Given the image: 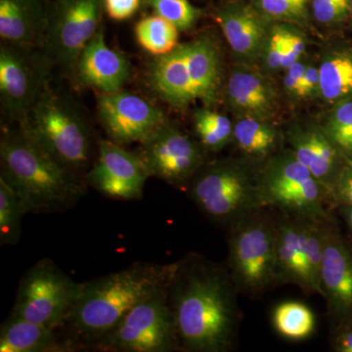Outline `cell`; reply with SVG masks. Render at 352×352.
I'll use <instances>...</instances> for the list:
<instances>
[{
  "mask_svg": "<svg viewBox=\"0 0 352 352\" xmlns=\"http://www.w3.org/2000/svg\"><path fill=\"white\" fill-rule=\"evenodd\" d=\"M337 210L338 214L344 220V226L347 229L349 236L352 239V205H340L333 208Z\"/></svg>",
  "mask_w": 352,
  "mask_h": 352,
  "instance_id": "cell-41",
  "label": "cell"
},
{
  "mask_svg": "<svg viewBox=\"0 0 352 352\" xmlns=\"http://www.w3.org/2000/svg\"><path fill=\"white\" fill-rule=\"evenodd\" d=\"M351 15H352V0H351Z\"/></svg>",
  "mask_w": 352,
  "mask_h": 352,
  "instance_id": "cell-42",
  "label": "cell"
},
{
  "mask_svg": "<svg viewBox=\"0 0 352 352\" xmlns=\"http://www.w3.org/2000/svg\"><path fill=\"white\" fill-rule=\"evenodd\" d=\"M261 182L268 208L317 220L333 214L325 189L292 151L277 153L266 161L261 168Z\"/></svg>",
  "mask_w": 352,
  "mask_h": 352,
  "instance_id": "cell-8",
  "label": "cell"
},
{
  "mask_svg": "<svg viewBox=\"0 0 352 352\" xmlns=\"http://www.w3.org/2000/svg\"><path fill=\"white\" fill-rule=\"evenodd\" d=\"M329 342L332 351L352 352V319L331 329Z\"/></svg>",
  "mask_w": 352,
  "mask_h": 352,
  "instance_id": "cell-36",
  "label": "cell"
},
{
  "mask_svg": "<svg viewBox=\"0 0 352 352\" xmlns=\"http://www.w3.org/2000/svg\"><path fill=\"white\" fill-rule=\"evenodd\" d=\"M27 138L69 170L87 168L94 135L80 108L69 95L47 88L18 126Z\"/></svg>",
  "mask_w": 352,
  "mask_h": 352,
  "instance_id": "cell-5",
  "label": "cell"
},
{
  "mask_svg": "<svg viewBox=\"0 0 352 352\" xmlns=\"http://www.w3.org/2000/svg\"><path fill=\"white\" fill-rule=\"evenodd\" d=\"M233 139L245 156L254 162H263L274 156L279 133L265 120L254 117H243L233 126Z\"/></svg>",
  "mask_w": 352,
  "mask_h": 352,
  "instance_id": "cell-24",
  "label": "cell"
},
{
  "mask_svg": "<svg viewBox=\"0 0 352 352\" xmlns=\"http://www.w3.org/2000/svg\"><path fill=\"white\" fill-rule=\"evenodd\" d=\"M227 232V270L239 293L256 298L277 287L276 210L261 208Z\"/></svg>",
  "mask_w": 352,
  "mask_h": 352,
  "instance_id": "cell-7",
  "label": "cell"
},
{
  "mask_svg": "<svg viewBox=\"0 0 352 352\" xmlns=\"http://www.w3.org/2000/svg\"><path fill=\"white\" fill-rule=\"evenodd\" d=\"M236 284L227 268L199 254L176 261L168 300L179 351L227 352L241 321Z\"/></svg>",
  "mask_w": 352,
  "mask_h": 352,
  "instance_id": "cell-1",
  "label": "cell"
},
{
  "mask_svg": "<svg viewBox=\"0 0 352 352\" xmlns=\"http://www.w3.org/2000/svg\"><path fill=\"white\" fill-rule=\"evenodd\" d=\"M149 177L151 175L138 153L104 139L99 141L96 161L85 179L109 198L132 201L142 198Z\"/></svg>",
  "mask_w": 352,
  "mask_h": 352,
  "instance_id": "cell-15",
  "label": "cell"
},
{
  "mask_svg": "<svg viewBox=\"0 0 352 352\" xmlns=\"http://www.w3.org/2000/svg\"><path fill=\"white\" fill-rule=\"evenodd\" d=\"M0 166V178L19 196L28 212H61L87 192L85 179L58 163L18 126L2 132Z\"/></svg>",
  "mask_w": 352,
  "mask_h": 352,
  "instance_id": "cell-2",
  "label": "cell"
},
{
  "mask_svg": "<svg viewBox=\"0 0 352 352\" xmlns=\"http://www.w3.org/2000/svg\"><path fill=\"white\" fill-rule=\"evenodd\" d=\"M276 212L277 287L296 285L305 295L311 296L305 256V232L309 217Z\"/></svg>",
  "mask_w": 352,
  "mask_h": 352,
  "instance_id": "cell-19",
  "label": "cell"
},
{
  "mask_svg": "<svg viewBox=\"0 0 352 352\" xmlns=\"http://www.w3.org/2000/svg\"><path fill=\"white\" fill-rule=\"evenodd\" d=\"M351 0H312L315 19L322 24L340 22L351 12Z\"/></svg>",
  "mask_w": 352,
  "mask_h": 352,
  "instance_id": "cell-33",
  "label": "cell"
},
{
  "mask_svg": "<svg viewBox=\"0 0 352 352\" xmlns=\"http://www.w3.org/2000/svg\"><path fill=\"white\" fill-rule=\"evenodd\" d=\"M72 347L58 340L55 329L12 315L0 330L1 352L66 351Z\"/></svg>",
  "mask_w": 352,
  "mask_h": 352,
  "instance_id": "cell-23",
  "label": "cell"
},
{
  "mask_svg": "<svg viewBox=\"0 0 352 352\" xmlns=\"http://www.w3.org/2000/svg\"><path fill=\"white\" fill-rule=\"evenodd\" d=\"M82 289L50 258L41 259L21 280L11 315L56 330L68 320Z\"/></svg>",
  "mask_w": 352,
  "mask_h": 352,
  "instance_id": "cell-9",
  "label": "cell"
},
{
  "mask_svg": "<svg viewBox=\"0 0 352 352\" xmlns=\"http://www.w3.org/2000/svg\"><path fill=\"white\" fill-rule=\"evenodd\" d=\"M232 107L242 112L243 117L265 120L272 116L276 107L277 95L274 88L258 74L237 71L231 75L227 87Z\"/></svg>",
  "mask_w": 352,
  "mask_h": 352,
  "instance_id": "cell-22",
  "label": "cell"
},
{
  "mask_svg": "<svg viewBox=\"0 0 352 352\" xmlns=\"http://www.w3.org/2000/svg\"><path fill=\"white\" fill-rule=\"evenodd\" d=\"M305 39L300 34L293 31H287L286 43L283 58H282L281 68H289L291 65L298 61L302 53L305 52Z\"/></svg>",
  "mask_w": 352,
  "mask_h": 352,
  "instance_id": "cell-38",
  "label": "cell"
},
{
  "mask_svg": "<svg viewBox=\"0 0 352 352\" xmlns=\"http://www.w3.org/2000/svg\"><path fill=\"white\" fill-rule=\"evenodd\" d=\"M278 335L292 342L307 340L314 333L315 316L307 305L296 300L279 303L271 316Z\"/></svg>",
  "mask_w": 352,
  "mask_h": 352,
  "instance_id": "cell-25",
  "label": "cell"
},
{
  "mask_svg": "<svg viewBox=\"0 0 352 352\" xmlns=\"http://www.w3.org/2000/svg\"><path fill=\"white\" fill-rule=\"evenodd\" d=\"M320 92L328 101H344L352 95V53H333L322 62Z\"/></svg>",
  "mask_w": 352,
  "mask_h": 352,
  "instance_id": "cell-26",
  "label": "cell"
},
{
  "mask_svg": "<svg viewBox=\"0 0 352 352\" xmlns=\"http://www.w3.org/2000/svg\"><path fill=\"white\" fill-rule=\"evenodd\" d=\"M320 287L330 329L352 319V245L333 214L326 223Z\"/></svg>",
  "mask_w": 352,
  "mask_h": 352,
  "instance_id": "cell-16",
  "label": "cell"
},
{
  "mask_svg": "<svg viewBox=\"0 0 352 352\" xmlns=\"http://www.w3.org/2000/svg\"><path fill=\"white\" fill-rule=\"evenodd\" d=\"M205 152L200 142L166 120L140 143L138 155L151 176L187 190L205 164Z\"/></svg>",
  "mask_w": 352,
  "mask_h": 352,
  "instance_id": "cell-13",
  "label": "cell"
},
{
  "mask_svg": "<svg viewBox=\"0 0 352 352\" xmlns=\"http://www.w3.org/2000/svg\"><path fill=\"white\" fill-rule=\"evenodd\" d=\"M141 0H104V9L111 19H131L138 12Z\"/></svg>",
  "mask_w": 352,
  "mask_h": 352,
  "instance_id": "cell-37",
  "label": "cell"
},
{
  "mask_svg": "<svg viewBox=\"0 0 352 352\" xmlns=\"http://www.w3.org/2000/svg\"><path fill=\"white\" fill-rule=\"evenodd\" d=\"M288 29L281 25L274 27L271 31L266 44L265 61L271 69L281 68Z\"/></svg>",
  "mask_w": 352,
  "mask_h": 352,
  "instance_id": "cell-35",
  "label": "cell"
},
{
  "mask_svg": "<svg viewBox=\"0 0 352 352\" xmlns=\"http://www.w3.org/2000/svg\"><path fill=\"white\" fill-rule=\"evenodd\" d=\"M72 74L80 85L108 94L122 89L131 76V67L124 55L109 47L101 27L80 53Z\"/></svg>",
  "mask_w": 352,
  "mask_h": 352,
  "instance_id": "cell-17",
  "label": "cell"
},
{
  "mask_svg": "<svg viewBox=\"0 0 352 352\" xmlns=\"http://www.w3.org/2000/svg\"><path fill=\"white\" fill-rule=\"evenodd\" d=\"M220 60L212 39L201 36L180 43L168 54L153 59L148 85L164 103L185 108L197 101L212 104L219 87Z\"/></svg>",
  "mask_w": 352,
  "mask_h": 352,
  "instance_id": "cell-4",
  "label": "cell"
},
{
  "mask_svg": "<svg viewBox=\"0 0 352 352\" xmlns=\"http://www.w3.org/2000/svg\"><path fill=\"white\" fill-rule=\"evenodd\" d=\"M179 30L164 18L154 15L143 18L135 25V36L143 50L153 56L171 52L178 45Z\"/></svg>",
  "mask_w": 352,
  "mask_h": 352,
  "instance_id": "cell-27",
  "label": "cell"
},
{
  "mask_svg": "<svg viewBox=\"0 0 352 352\" xmlns=\"http://www.w3.org/2000/svg\"><path fill=\"white\" fill-rule=\"evenodd\" d=\"M194 129L206 151H219L233 139V126L228 118L210 109L197 111L194 115Z\"/></svg>",
  "mask_w": 352,
  "mask_h": 352,
  "instance_id": "cell-28",
  "label": "cell"
},
{
  "mask_svg": "<svg viewBox=\"0 0 352 352\" xmlns=\"http://www.w3.org/2000/svg\"><path fill=\"white\" fill-rule=\"evenodd\" d=\"M310 0H256L261 11L273 19L302 21Z\"/></svg>",
  "mask_w": 352,
  "mask_h": 352,
  "instance_id": "cell-32",
  "label": "cell"
},
{
  "mask_svg": "<svg viewBox=\"0 0 352 352\" xmlns=\"http://www.w3.org/2000/svg\"><path fill=\"white\" fill-rule=\"evenodd\" d=\"M28 214L22 200L0 178V245H13L20 241L22 219Z\"/></svg>",
  "mask_w": 352,
  "mask_h": 352,
  "instance_id": "cell-29",
  "label": "cell"
},
{
  "mask_svg": "<svg viewBox=\"0 0 352 352\" xmlns=\"http://www.w3.org/2000/svg\"><path fill=\"white\" fill-rule=\"evenodd\" d=\"M54 69L41 48L1 43L0 106L6 122L19 126L50 87Z\"/></svg>",
  "mask_w": 352,
  "mask_h": 352,
  "instance_id": "cell-10",
  "label": "cell"
},
{
  "mask_svg": "<svg viewBox=\"0 0 352 352\" xmlns=\"http://www.w3.org/2000/svg\"><path fill=\"white\" fill-rule=\"evenodd\" d=\"M340 205H352V161L349 159H346L329 198L331 210Z\"/></svg>",
  "mask_w": 352,
  "mask_h": 352,
  "instance_id": "cell-34",
  "label": "cell"
},
{
  "mask_svg": "<svg viewBox=\"0 0 352 352\" xmlns=\"http://www.w3.org/2000/svg\"><path fill=\"white\" fill-rule=\"evenodd\" d=\"M305 69L307 67L298 61L287 68L288 72L284 78L285 87L295 96H300Z\"/></svg>",
  "mask_w": 352,
  "mask_h": 352,
  "instance_id": "cell-39",
  "label": "cell"
},
{
  "mask_svg": "<svg viewBox=\"0 0 352 352\" xmlns=\"http://www.w3.org/2000/svg\"><path fill=\"white\" fill-rule=\"evenodd\" d=\"M199 210L226 231L261 208H268L261 188V168L234 161L204 164L187 188Z\"/></svg>",
  "mask_w": 352,
  "mask_h": 352,
  "instance_id": "cell-6",
  "label": "cell"
},
{
  "mask_svg": "<svg viewBox=\"0 0 352 352\" xmlns=\"http://www.w3.org/2000/svg\"><path fill=\"white\" fill-rule=\"evenodd\" d=\"M104 0H55L41 50L55 69L73 73L80 53L102 27Z\"/></svg>",
  "mask_w": 352,
  "mask_h": 352,
  "instance_id": "cell-12",
  "label": "cell"
},
{
  "mask_svg": "<svg viewBox=\"0 0 352 352\" xmlns=\"http://www.w3.org/2000/svg\"><path fill=\"white\" fill-rule=\"evenodd\" d=\"M322 129L340 152L352 161V100L340 104Z\"/></svg>",
  "mask_w": 352,
  "mask_h": 352,
  "instance_id": "cell-30",
  "label": "cell"
},
{
  "mask_svg": "<svg viewBox=\"0 0 352 352\" xmlns=\"http://www.w3.org/2000/svg\"><path fill=\"white\" fill-rule=\"evenodd\" d=\"M168 285L138 303L95 346L120 352L179 351Z\"/></svg>",
  "mask_w": 352,
  "mask_h": 352,
  "instance_id": "cell-11",
  "label": "cell"
},
{
  "mask_svg": "<svg viewBox=\"0 0 352 352\" xmlns=\"http://www.w3.org/2000/svg\"><path fill=\"white\" fill-rule=\"evenodd\" d=\"M288 140L298 161L307 166L325 189L329 206L331 192L346 164V157L319 127H293L288 132Z\"/></svg>",
  "mask_w": 352,
  "mask_h": 352,
  "instance_id": "cell-18",
  "label": "cell"
},
{
  "mask_svg": "<svg viewBox=\"0 0 352 352\" xmlns=\"http://www.w3.org/2000/svg\"><path fill=\"white\" fill-rule=\"evenodd\" d=\"M217 21L236 54L256 56L265 36L263 21L252 7L229 3L219 9Z\"/></svg>",
  "mask_w": 352,
  "mask_h": 352,
  "instance_id": "cell-21",
  "label": "cell"
},
{
  "mask_svg": "<svg viewBox=\"0 0 352 352\" xmlns=\"http://www.w3.org/2000/svg\"><path fill=\"white\" fill-rule=\"evenodd\" d=\"M51 6L50 0H0L1 43L43 47Z\"/></svg>",
  "mask_w": 352,
  "mask_h": 352,
  "instance_id": "cell-20",
  "label": "cell"
},
{
  "mask_svg": "<svg viewBox=\"0 0 352 352\" xmlns=\"http://www.w3.org/2000/svg\"><path fill=\"white\" fill-rule=\"evenodd\" d=\"M176 263H138L85 282L68 323L78 339L96 344L141 300L170 284ZM66 322V323H67Z\"/></svg>",
  "mask_w": 352,
  "mask_h": 352,
  "instance_id": "cell-3",
  "label": "cell"
},
{
  "mask_svg": "<svg viewBox=\"0 0 352 352\" xmlns=\"http://www.w3.org/2000/svg\"><path fill=\"white\" fill-rule=\"evenodd\" d=\"M99 122L109 140L116 144H140L163 126L168 118L161 109L131 92L100 94L97 99Z\"/></svg>",
  "mask_w": 352,
  "mask_h": 352,
  "instance_id": "cell-14",
  "label": "cell"
},
{
  "mask_svg": "<svg viewBox=\"0 0 352 352\" xmlns=\"http://www.w3.org/2000/svg\"><path fill=\"white\" fill-rule=\"evenodd\" d=\"M320 90V73L315 67H307L300 97H309Z\"/></svg>",
  "mask_w": 352,
  "mask_h": 352,
  "instance_id": "cell-40",
  "label": "cell"
},
{
  "mask_svg": "<svg viewBox=\"0 0 352 352\" xmlns=\"http://www.w3.org/2000/svg\"><path fill=\"white\" fill-rule=\"evenodd\" d=\"M151 6L156 15L175 25L179 31H187L196 24L200 18L199 9L188 0H144Z\"/></svg>",
  "mask_w": 352,
  "mask_h": 352,
  "instance_id": "cell-31",
  "label": "cell"
}]
</instances>
